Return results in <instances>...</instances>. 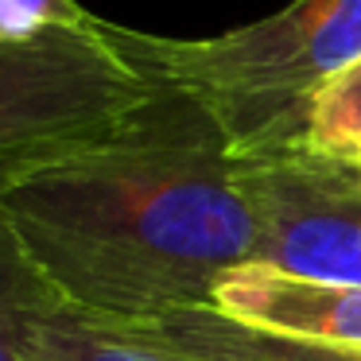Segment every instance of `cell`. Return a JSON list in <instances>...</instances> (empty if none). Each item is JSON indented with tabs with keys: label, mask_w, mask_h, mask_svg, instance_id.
Instances as JSON below:
<instances>
[{
	"label": "cell",
	"mask_w": 361,
	"mask_h": 361,
	"mask_svg": "<svg viewBox=\"0 0 361 361\" xmlns=\"http://www.w3.org/2000/svg\"><path fill=\"white\" fill-rule=\"evenodd\" d=\"M63 299L39 276L24 245L0 218V361H27V345Z\"/></svg>",
	"instance_id": "8992f818"
},
{
	"label": "cell",
	"mask_w": 361,
	"mask_h": 361,
	"mask_svg": "<svg viewBox=\"0 0 361 361\" xmlns=\"http://www.w3.org/2000/svg\"><path fill=\"white\" fill-rule=\"evenodd\" d=\"M109 322L164 361H361V350H342L276 326H260L241 314H229L218 303Z\"/></svg>",
	"instance_id": "5b68a950"
},
{
	"label": "cell",
	"mask_w": 361,
	"mask_h": 361,
	"mask_svg": "<svg viewBox=\"0 0 361 361\" xmlns=\"http://www.w3.org/2000/svg\"><path fill=\"white\" fill-rule=\"evenodd\" d=\"M105 39L148 82L210 105L233 152L303 144L322 86L361 59V0H291L264 20L206 39H175L102 20Z\"/></svg>",
	"instance_id": "7a4b0ae2"
},
{
	"label": "cell",
	"mask_w": 361,
	"mask_h": 361,
	"mask_svg": "<svg viewBox=\"0 0 361 361\" xmlns=\"http://www.w3.org/2000/svg\"><path fill=\"white\" fill-rule=\"evenodd\" d=\"M257 226V260L288 276L361 288V171L307 144L233 152Z\"/></svg>",
	"instance_id": "277c9868"
},
{
	"label": "cell",
	"mask_w": 361,
	"mask_h": 361,
	"mask_svg": "<svg viewBox=\"0 0 361 361\" xmlns=\"http://www.w3.org/2000/svg\"><path fill=\"white\" fill-rule=\"evenodd\" d=\"M27 361H164V357H156L148 345L133 342L109 319H97V314L59 303L35 326Z\"/></svg>",
	"instance_id": "52a82bcc"
},
{
	"label": "cell",
	"mask_w": 361,
	"mask_h": 361,
	"mask_svg": "<svg viewBox=\"0 0 361 361\" xmlns=\"http://www.w3.org/2000/svg\"><path fill=\"white\" fill-rule=\"evenodd\" d=\"M156 94L109 39L90 27H55L0 47V187L102 136Z\"/></svg>",
	"instance_id": "3957f363"
},
{
	"label": "cell",
	"mask_w": 361,
	"mask_h": 361,
	"mask_svg": "<svg viewBox=\"0 0 361 361\" xmlns=\"http://www.w3.org/2000/svg\"><path fill=\"white\" fill-rule=\"evenodd\" d=\"M0 218L51 291L97 319L214 303L257 260L226 128L164 82L102 136L4 183Z\"/></svg>",
	"instance_id": "6da1fadb"
},
{
	"label": "cell",
	"mask_w": 361,
	"mask_h": 361,
	"mask_svg": "<svg viewBox=\"0 0 361 361\" xmlns=\"http://www.w3.org/2000/svg\"><path fill=\"white\" fill-rule=\"evenodd\" d=\"M94 20L78 0H0V47L39 39L55 27H90Z\"/></svg>",
	"instance_id": "9c48e42d"
},
{
	"label": "cell",
	"mask_w": 361,
	"mask_h": 361,
	"mask_svg": "<svg viewBox=\"0 0 361 361\" xmlns=\"http://www.w3.org/2000/svg\"><path fill=\"white\" fill-rule=\"evenodd\" d=\"M303 144L319 156L361 171V59L319 90L307 113Z\"/></svg>",
	"instance_id": "ba28073f"
}]
</instances>
